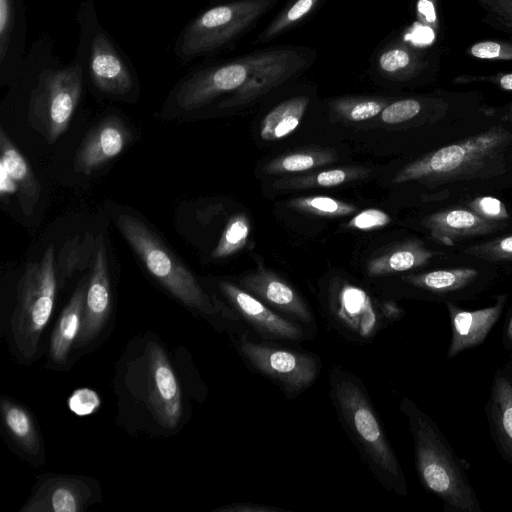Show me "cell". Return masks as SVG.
Instances as JSON below:
<instances>
[{
  "mask_svg": "<svg viewBox=\"0 0 512 512\" xmlns=\"http://www.w3.org/2000/svg\"><path fill=\"white\" fill-rule=\"evenodd\" d=\"M112 308L107 253L102 235L96 238L91 273L86 290L80 334L76 345L86 346L105 327Z\"/></svg>",
  "mask_w": 512,
  "mask_h": 512,
  "instance_id": "obj_14",
  "label": "cell"
},
{
  "mask_svg": "<svg viewBox=\"0 0 512 512\" xmlns=\"http://www.w3.org/2000/svg\"><path fill=\"white\" fill-rule=\"evenodd\" d=\"M422 109L416 99H403L391 103L381 112V120L387 124H399L417 116Z\"/></svg>",
  "mask_w": 512,
  "mask_h": 512,
  "instance_id": "obj_35",
  "label": "cell"
},
{
  "mask_svg": "<svg viewBox=\"0 0 512 512\" xmlns=\"http://www.w3.org/2000/svg\"><path fill=\"white\" fill-rule=\"evenodd\" d=\"M240 287L282 317L307 330L315 328L314 315L307 302L276 273L259 267L240 280Z\"/></svg>",
  "mask_w": 512,
  "mask_h": 512,
  "instance_id": "obj_12",
  "label": "cell"
},
{
  "mask_svg": "<svg viewBox=\"0 0 512 512\" xmlns=\"http://www.w3.org/2000/svg\"><path fill=\"white\" fill-rule=\"evenodd\" d=\"M511 142L512 134L509 131L494 127L408 164L396 174L392 182H447L487 175L490 172L488 169L504 164L505 151Z\"/></svg>",
  "mask_w": 512,
  "mask_h": 512,
  "instance_id": "obj_4",
  "label": "cell"
},
{
  "mask_svg": "<svg viewBox=\"0 0 512 512\" xmlns=\"http://www.w3.org/2000/svg\"><path fill=\"white\" fill-rule=\"evenodd\" d=\"M491 413L499 441L512 458V385L504 377L495 379Z\"/></svg>",
  "mask_w": 512,
  "mask_h": 512,
  "instance_id": "obj_27",
  "label": "cell"
},
{
  "mask_svg": "<svg viewBox=\"0 0 512 512\" xmlns=\"http://www.w3.org/2000/svg\"><path fill=\"white\" fill-rule=\"evenodd\" d=\"M0 411L3 424L14 442L29 456L41 453V440L31 413L11 399H2Z\"/></svg>",
  "mask_w": 512,
  "mask_h": 512,
  "instance_id": "obj_23",
  "label": "cell"
},
{
  "mask_svg": "<svg viewBox=\"0 0 512 512\" xmlns=\"http://www.w3.org/2000/svg\"><path fill=\"white\" fill-rule=\"evenodd\" d=\"M335 157L322 150H303L275 158L264 167L268 174L303 172L315 167L327 165Z\"/></svg>",
  "mask_w": 512,
  "mask_h": 512,
  "instance_id": "obj_29",
  "label": "cell"
},
{
  "mask_svg": "<svg viewBox=\"0 0 512 512\" xmlns=\"http://www.w3.org/2000/svg\"><path fill=\"white\" fill-rule=\"evenodd\" d=\"M507 336L512 341V317H511L510 322L508 324Z\"/></svg>",
  "mask_w": 512,
  "mask_h": 512,
  "instance_id": "obj_46",
  "label": "cell"
},
{
  "mask_svg": "<svg viewBox=\"0 0 512 512\" xmlns=\"http://www.w3.org/2000/svg\"><path fill=\"white\" fill-rule=\"evenodd\" d=\"M467 253L490 260L512 259V235L470 247Z\"/></svg>",
  "mask_w": 512,
  "mask_h": 512,
  "instance_id": "obj_38",
  "label": "cell"
},
{
  "mask_svg": "<svg viewBox=\"0 0 512 512\" xmlns=\"http://www.w3.org/2000/svg\"><path fill=\"white\" fill-rule=\"evenodd\" d=\"M0 151L1 194L17 193L23 212L30 215L40 198V184L3 128H0Z\"/></svg>",
  "mask_w": 512,
  "mask_h": 512,
  "instance_id": "obj_18",
  "label": "cell"
},
{
  "mask_svg": "<svg viewBox=\"0 0 512 512\" xmlns=\"http://www.w3.org/2000/svg\"><path fill=\"white\" fill-rule=\"evenodd\" d=\"M432 257V251L427 250L420 242L408 241L371 259L367 272L372 277L403 272L426 264Z\"/></svg>",
  "mask_w": 512,
  "mask_h": 512,
  "instance_id": "obj_24",
  "label": "cell"
},
{
  "mask_svg": "<svg viewBox=\"0 0 512 512\" xmlns=\"http://www.w3.org/2000/svg\"><path fill=\"white\" fill-rule=\"evenodd\" d=\"M318 0H296L289 9L281 14L265 31L264 39H270L293 25L310 12Z\"/></svg>",
  "mask_w": 512,
  "mask_h": 512,
  "instance_id": "obj_33",
  "label": "cell"
},
{
  "mask_svg": "<svg viewBox=\"0 0 512 512\" xmlns=\"http://www.w3.org/2000/svg\"><path fill=\"white\" fill-rule=\"evenodd\" d=\"M275 0H240L215 6L195 18L178 40L177 54L185 59L213 51L242 33Z\"/></svg>",
  "mask_w": 512,
  "mask_h": 512,
  "instance_id": "obj_8",
  "label": "cell"
},
{
  "mask_svg": "<svg viewBox=\"0 0 512 512\" xmlns=\"http://www.w3.org/2000/svg\"><path fill=\"white\" fill-rule=\"evenodd\" d=\"M431 236L445 244L503 229L500 221L485 219L471 210L448 209L427 216L423 221Z\"/></svg>",
  "mask_w": 512,
  "mask_h": 512,
  "instance_id": "obj_21",
  "label": "cell"
},
{
  "mask_svg": "<svg viewBox=\"0 0 512 512\" xmlns=\"http://www.w3.org/2000/svg\"><path fill=\"white\" fill-rule=\"evenodd\" d=\"M504 305V297L494 306L474 311L462 310L448 304L452 327L448 357L452 358L463 350L481 344L497 322Z\"/></svg>",
  "mask_w": 512,
  "mask_h": 512,
  "instance_id": "obj_20",
  "label": "cell"
},
{
  "mask_svg": "<svg viewBox=\"0 0 512 512\" xmlns=\"http://www.w3.org/2000/svg\"><path fill=\"white\" fill-rule=\"evenodd\" d=\"M219 289L239 321L255 338L291 342L311 338L306 328L282 317L242 287L220 281Z\"/></svg>",
  "mask_w": 512,
  "mask_h": 512,
  "instance_id": "obj_11",
  "label": "cell"
},
{
  "mask_svg": "<svg viewBox=\"0 0 512 512\" xmlns=\"http://www.w3.org/2000/svg\"><path fill=\"white\" fill-rule=\"evenodd\" d=\"M249 233L250 223L247 217L242 214L233 216L212 253L213 258H225L238 252L246 245Z\"/></svg>",
  "mask_w": 512,
  "mask_h": 512,
  "instance_id": "obj_31",
  "label": "cell"
},
{
  "mask_svg": "<svg viewBox=\"0 0 512 512\" xmlns=\"http://www.w3.org/2000/svg\"><path fill=\"white\" fill-rule=\"evenodd\" d=\"M385 108L384 102L376 100L356 101L338 106V113L349 121H364L377 116Z\"/></svg>",
  "mask_w": 512,
  "mask_h": 512,
  "instance_id": "obj_36",
  "label": "cell"
},
{
  "mask_svg": "<svg viewBox=\"0 0 512 512\" xmlns=\"http://www.w3.org/2000/svg\"><path fill=\"white\" fill-rule=\"evenodd\" d=\"M509 119L512 120V109H511V111L509 113Z\"/></svg>",
  "mask_w": 512,
  "mask_h": 512,
  "instance_id": "obj_47",
  "label": "cell"
},
{
  "mask_svg": "<svg viewBox=\"0 0 512 512\" xmlns=\"http://www.w3.org/2000/svg\"><path fill=\"white\" fill-rule=\"evenodd\" d=\"M93 495L91 485L83 477H48L36 485L21 512H81Z\"/></svg>",
  "mask_w": 512,
  "mask_h": 512,
  "instance_id": "obj_17",
  "label": "cell"
},
{
  "mask_svg": "<svg viewBox=\"0 0 512 512\" xmlns=\"http://www.w3.org/2000/svg\"><path fill=\"white\" fill-rule=\"evenodd\" d=\"M231 339L246 365L277 385L289 400L310 388L320 374L321 360L313 353L258 340L249 332L234 333Z\"/></svg>",
  "mask_w": 512,
  "mask_h": 512,
  "instance_id": "obj_6",
  "label": "cell"
},
{
  "mask_svg": "<svg viewBox=\"0 0 512 512\" xmlns=\"http://www.w3.org/2000/svg\"><path fill=\"white\" fill-rule=\"evenodd\" d=\"M131 139V132L125 122L116 115H110L84 137L74 158V170L89 175L118 156Z\"/></svg>",
  "mask_w": 512,
  "mask_h": 512,
  "instance_id": "obj_16",
  "label": "cell"
},
{
  "mask_svg": "<svg viewBox=\"0 0 512 512\" xmlns=\"http://www.w3.org/2000/svg\"><path fill=\"white\" fill-rule=\"evenodd\" d=\"M145 368L143 401L161 427L173 430L183 417L181 388L165 351L155 342L147 345Z\"/></svg>",
  "mask_w": 512,
  "mask_h": 512,
  "instance_id": "obj_10",
  "label": "cell"
},
{
  "mask_svg": "<svg viewBox=\"0 0 512 512\" xmlns=\"http://www.w3.org/2000/svg\"><path fill=\"white\" fill-rule=\"evenodd\" d=\"M250 74L247 81L230 98L222 101L220 108L246 104L264 94L291 76L302 65L300 57L291 51L280 50L248 57Z\"/></svg>",
  "mask_w": 512,
  "mask_h": 512,
  "instance_id": "obj_15",
  "label": "cell"
},
{
  "mask_svg": "<svg viewBox=\"0 0 512 512\" xmlns=\"http://www.w3.org/2000/svg\"><path fill=\"white\" fill-rule=\"evenodd\" d=\"M329 387L338 419L363 462L383 488L406 496L404 473L363 382L335 365L329 372Z\"/></svg>",
  "mask_w": 512,
  "mask_h": 512,
  "instance_id": "obj_1",
  "label": "cell"
},
{
  "mask_svg": "<svg viewBox=\"0 0 512 512\" xmlns=\"http://www.w3.org/2000/svg\"><path fill=\"white\" fill-rule=\"evenodd\" d=\"M355 170L350 171L348 169H331L321 171L320 173L303 178L290 179L285 183V186L289 187H306V186H321V187H334L347 181L353 175H356Z\"/></svg>",
  "mask_w": 512,
  "mask_h": 512,
  "instance_id": "obj_32",
  "label": "cell"
},
{
  "mask_svg": "<svg viewBox=\"0 0 512 512\" xmlns=\"http://www.w3.org/2000/svg\"><path fill=\"white\" fill-rule=\"evenodd\" d=\"M119 231L158 282L183 304L207 316L239 323L233 310L210 296L194 275L176 258L160 238L140 219L120 214Z\"/></svg>",
  "mask_w": 512,
  "mask_h": 512,
  "instance_id": "obj_3",
  "label": "cell"
},
{
  "mask_svg": "<svg viewBox=\"0 0 512 512\" xmlns=\"http://www.w3.org/2000/svg\"><path fill=\"white\" fill-rule=\"evenodd\" d=\"M83 73L79 65L41 74L31 93L30 125L48 143H54L68 128L81 97Z\"/></svg>",
  "mask_w": 512,
  "mask_h": 512,
  "instance_id": "obj_7",
  "label": "cell"
},
{
  "mask_svg": "<svg viewBox=\"0 0 512 512\" xmlns=\"http://www.w3.org/2000/svg\"><path fill=\"white\" fill-rule=\"evenodd\" d=\"M296 210L329 217H340L353 213L356 207L328 196H307L292 199L287 204Z\"/></svg>",
  "mask_w": 512,
  "mask_h": 512,
  "instance_id": "obj_30",
  "label": "cell"
},
{
  "mask_svg": "<svg viewBox=\"0 0 512 512\" xmlns=\"http://www.w3.org/2000/svg\"><path fill=\"white\" fill-rule=\"evenodd\" d=\"M88 282L89 276L80 280L51 334L49 356L54 364L63 365L76 344L82 325Z\"/></svg>",
  "mask_w": 512,
  "mask_h": 512,
  "instance_id": "obj_22",
  "label": "cell"
},
{
  "mask_svg": "<svg viewBox=\"0 0 512 512\" xmlns=\"http://www.w3.org/2000/svg\"><path fill=\"white\" fill-rule=\"evenodd\" d=\"M473 57L490 60H512V43L481 41L470 47Z\"/></svg>",
  "mask_w": 512,
  "mask_h": 512,
  "instance_id": "obj_39",
  "label": "cell"
},
{
  "mask_svg": "<svg viewBox=\"0 0 512 512\" xmlns=\"http://www.w3.org/2000/svg\"><path fill=\"white\" fill-rule=\"evenodd\" d=\"M414 64L413 55L405 48L396 47L386 50L379 58L380 68L387 73H397Z\"/></svg>",
  "mask_w": 512,
  "mask_h": 512,
  "instance_id": "obj_40",
  "label": "cell"
},
{
  "mask_svg": "<svg viewBox=\"0 0 512 512\" xmlns=\"http://www.w3.org/2000/svg\"><path fill=\"white\" fill-rule=\"evenodd\" d=\"M249 74L248 58L197 72L178 86L176 104L184 111L201 108L223 93L238 90Z\"/></svg>",
  "mask_w": 512,
  "mask_h": 512,
  "instance_id": "obj_13",
  "label": "cell"
},
{
  "mask_svg": "<svg viewBox=\"0 0 512 512\" xmlns=\"http://www.w3.org/2000/svg\"><path fill=\"white\" fill-rule=\"evenodd\" d=\"M383 303L378 304L358 285L336 281L329 286L326 316L330 327L354 344L370 343L386 326Z\"/></svg>",
  "mask_w": 512,
  "mask_h": 512,
  "instance_id": "obj_9",
  "label": "cell"
},
{
  "mask_svg": "<svg viewBox=\"0 0 512 512\" xmlns=\"http://www.w3.org/2000/svg\"><path fill=\"white\" fill-rule=\"evenodd\" d=\"M400 410L408 419L416 470L422 485L457 510L479 511V503L465 473L432 420L407 397L402 399Z\"/></svg>",
  "mask_w": 512,
  "mask_h": 512,
  "instance_id": "obj_2",
  "label": "cell"
},
{
  "mask_svg": "<svg viewBox=\"0 0 512 512\" xmlns=\"http://www.w3.org/2000/svg\"><path fill=\"white\" fill-rule=\"evenodd\" d=\"M478 272L471 268L436 270L403 277L407 283L421 289L444 293L461 289L475 280Z\"/></svg>",
  "mask_w": 512,
  "mask_h": 512,
  "instance_id": "obj_28",
  "label": "cell"
},
{
  "mask_svg": "<svg viewBox=\"0 0 512 512\" xmlns=\"http://www.w3.org/2000/svg\"><path fill=\"white\" fill-rule=\"evenodd\" d=\"M89 68L93 83L103 93L123 96L133 88L127 65L103 33H98L92 40Z\"/></svg>",
  "mask_w": 512,
  "mask_h": 512,
  "instance_id": "obj_19",
  "label": "cell"
},
{
  "mask_svg": "<svg viewBox=\"0 0 512 512\" xmlns=\"http://www.w3.org/2000/svg\"><path fill=\"white\" fill-rule=\"evenodd\" d=\"M497 84L505 90H512V73L500 75L497 78Z\"/></svg>",
  "mask_w": 512,
  "mask_h": 512,
  "instance_id": "obj_45",
  "label": "cell"
},
{
  "mask_svg": "<svg viewBox=\"0 0 512 512\" xmlns=\"http://www.w3.org/2000/svg\"><path fill=\"white\" fill-rule=\"evenodd\" d=\"M468 207L477 215L493 221L502 222L510 217L504 203L491 196L478 197Z\"/></svg>",
  "mask_w": 512,
  "mask_h": 512,
  "instance_id": "obj_37",
  "label": "cell"
},
{
  "mask_svg": "<svg viewBox=\"0 0 512 512\" xmlns=\"http://www.w3.org/2000/svg\"><path fill=\"white\" fill-rule=\"evenodd\" d=\"M391 221L390 216L383 210L370 208L355 215L348 223V227L357 230H372L383 227Z\"/></svg>",
  "mask_w": 512,
  "mask_h": 512,
  "instance_id": "obj_42",
  "label": "cell"
},
{
  "mask_svg": "<svg viewBox=\"0 0 512 512\" xmlns=\"http://www.w3.org/2000/svg\"><path fill=\"white\" fill-rule=\"evenodd\" d=\"M491 22L512 31V0H480ZM495 24V25H496Z\"/></svg>",
  "mask_w": 512,
  "mask_h": 512,
  "instance_id": "obj_43",
  "label": "cell"
},
{
  "mask_svg": "<svg viewBox=\"0 0 512 512\" xmlns=\"http://www.w3.org/2000/svg\"><path fill=\"white\" fill-rule=\"evenodd\" d=\"M54 252L49 245L39 261L26 266L18 282L10 328L15 348L25 359L37 353L53 312L58 284Z\"/></svg>",
  "mask_w": 512,
  "mask_h": 512,
  "instance_id": "obj_5",
  "label": "cell"
},
{
  "mask_svg": "<svg viewBox=\"0 0 512 512\" xmlns=\"http://www.w3.org/2000/svg\"><path fill=\"white\" fill-rule=\"evenodd\" d=\"M95 247L96 238L90 232L77 234L63 244L56 261L57 281L61 287L67 278L93 262Z\"/></svg>",
  "mask_w": 512,
  "mask_h": 512,
  "instance_id": "obj_26",
  "label": "cell"
},
{
  "mask_svg": "<svg viewBox=\"0 0 512 512\" xmlns=\"http://www.w3.org/2000/svg\"><path fill=\"white\" fill-rule=\"evenodd\" d=\"M16 21V0H0V61L1 64L9 51Z\"/></svg>",
  "mask_w": 512,
  "mask_h": 512,
  "instance_id": "obj_34",
  "label": "cell"
},
{
  "mask_svg": "<svg viewBox=\"0 0 512 512\" xmlns=\"http://www.w3.org/2000/svg\"><path fill=\"white\" fill-rule=\"evenodd\" d=\"M308 104V97L298 96L277 105L261 122V138L275 141L291 134L299 126Z\"/></svg>",
  "mask_w": 512,
  "mask_h": 512,
  "instance_id": "obj_25",
  "label": "cell"
},
{
  "mask_svg": "<svg viewBox=\"0 0 512 512\" xmlns=\"http://www.w3.org/2000/svg\"><path fill=\"white\" fill-rule=\"evenodd\" d=\"M215 512H285L284 509L256 503H236L219 507Z\"/></svg>",
  "mask_w": 512,
  "mask_h": 512,
  "instance_id": "obj_44",
  "label": "cell"
},
{
  "mask_svg": "<svg viewBox=\"0 0 512 512\" xmlns=\"http://www.w3.org/2000/svg\"><path fill=\"white\" fill-rule=\"evenodd\" d=\"M98 394L88 388H81L72 393L68 399L70 410L78 416H87L94 413L100 406Z\"/></svg>",
  "mask_w": 512,
  "mask_h": 512,
  "instance_id": "obj_41",
  "label": "cell"
}]
</instances>
